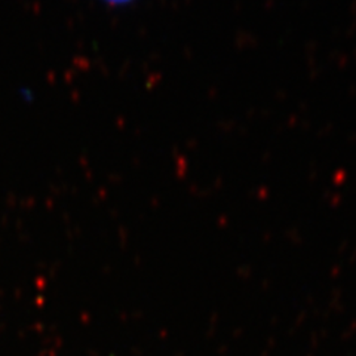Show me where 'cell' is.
<instances>
[{
	"instance_id": "obj_1",
	"label": "cell",
	"mask_w": 356,
	"mask_h": 356,
	"mask_svg": "<svg viewBox=\"0 0 356 356\" xmlns=\"http://www.w3.org/2000/svg\"><path fill=\"white\" fill-rule=\"evenodd\" d=\"M99 3L104 5L108 9H113V10H119V9H127L131 8L136 3H138L140 0H98Z\"/></svg>"
}]
</instances>
